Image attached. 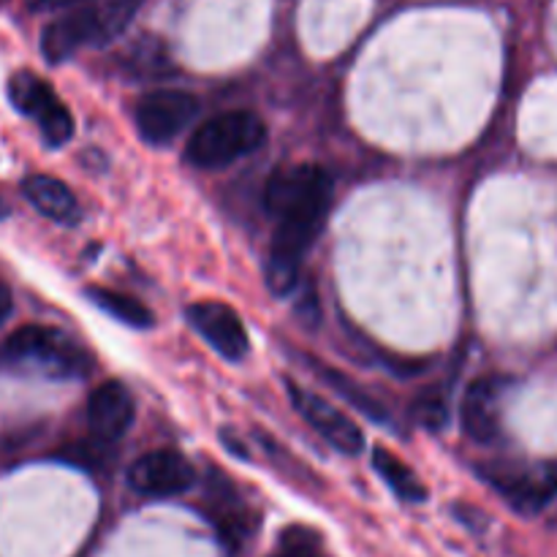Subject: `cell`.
Returning a JSON list of instances; mask_svg holds the SVG:
<instances>
[{"label": "cell", "mask_w": 557, "mask_h": 557, "mask_svg": "<svg viewBox=\"0 0 557 557\" xmlns=\"http://www.w3.org/2000/svg\"><path fill=\"white\" fill-rule=\"evenodd\" d=\"M332 205V177L326 169L302 166L277 169L264 188V207L277 218L267 261V286L275 297H286L299 286L302 256L319 237Z\"/></svg>", "instance_id": "6da1fadb"}, {"label": "cell", "mask_w": 557, "mask_h": 557, "mask_svg": "<svg viewBox=\"0 0 557 557\" xmlns=\"http://www.w3.org/2000/svg\"><path fill=\"white\" fill-rule=\"evenodd\" d=\"M267 141V125L253 112H223L194 131L188 141V161L199 169H223L250 156Z\"/></svg>", "instance_id": "7a4b0ae2"}, {"label": "cell", "mask_w": 557, "mask_h": 557, "mask_svg": "<svg viewBox=\"0 0 557 557\" xmlns=\"http://www.w3.org/2000/svg\"><path fill=\"white\" fill-rule=\"evenodd\" d=\"M3 357L9 364L36 370L49 379H82L90 373V357L52 326H20L5 341Z\"/></svg>", "instance_id": "3957f363"}, {"label": "cell", "mask_w": 557, "mask_h": 557, "mask_svg": "<svg viewBox=\"0 0 557 557\" xmlns=\"http://www.w3.org/2000/svg\"><path fill=\"white\" fill-rule=\"evenodd\" d=\"M482 476L522 515H536L557 495V460L493 462Z\"/></svg>", "instance_id": "277c9868"}, {"label": "cell", "mask_w": 557, "mask_h": 557, "mask_svg": "<svg viewBox=\"0 0 557 557\" xmlns=\"http://www.w3.org/2000/svg\"><path fill=\"white\" fill-rule=\"evenodd\" d=\"M9 98L22 114L36 120L49 147H63L74 136V117L41 76L16 71L9 79Z\"/></svg>", "instance_id": "5b68a950"}, {"label": "cell", "mask_w": 557, "mask_h": 557, "mask_svg": "<svg viewBox=\"0 0 557 557\" xmlns=\"http://www.w3.org/2000/svg\"><path fill=\"white\" fill-rule=\"evenodd\" d=\"M199 112V98L185 90H152L136 103V128L150 145L177 139Z\"/></svg>", "instance_id": "8992f818"}, {"label": "cell", "mask_w": 557, "mask_h": 557, "mask_svg": "<svg viewBox=\"0 0 557 557\" xmlns=\"http://www.w3.org/2000/svg\"><path fill=\"white\" fill-rule=\"evenodd\" d=\"M288 395H292L294 408L302 413L305 422H308L310 428L321 435V438L330 441L337 451H343V455H348V457L362 455L364 435H362V430L357 428V422H354V419H348L346 413L337 411L335 406H330L324 397L315 395V392H310V389H305V386L294 384V381H288Z\"/></svg>", "instance_id": "52a82bcc"}, {"label": "cell", "mask_w": 557, "mask_h": 557, "mask_svg": "<svg viewBox=\"0 0 557 557\" xmlns=\"http://www.w3.org/2000/svg\"><path fill=\"white\" fill-rule=\"evenodd\" d=\"M131 487L147 498H172L194 487L196 471L180 451L158 449L139 457L128 471Z\"/></svg>", "instance_id": "ba28073f"}, {"label": "cell", "mask_w": 557, "mask_h": 557, "mask_svg": "<svg viewBox=\"0 0 557 557\" xmlns=\"http://www.w3.org/2000/svg\"><path fill=\"white\" fill-rule=\"evenodd\" d=\"M188 321L223 359L228 362H239V359L248 357L250 351V337L248 330H245L243 319L234 313L228 305L212 302V299H205V302H196L188 308Z\"/></svg>", "instance_id": "9c48e42d"}, {"label": "cell", "mask_w": 557, "mask_h": 557, "mask_svg": "<svg viewBox=\"0 0 557 557\" xmlns=\"http://www.w3.org/2000/svg\"><path fill=\"white\" fill-rule=\"evenodd\" d=\"M85 47H101V30H98L92 0L65 9L41 33V52L49 63H63Z\"/></svg>", "instance_id": "30bf717a"}, {"label": "cell", "mask_w": 557, "mask_h": 557, "mask_svg": "<svg viewBox=\"0 0 557 557\" xmlns=\"http://www.w3.org/2000/svg\"><path fill=\"white\" fill-rule=\"evenodd\" d=\"M504 395L506 381L498 375H484L468 386L460 408L462 430L468 433V438L479 441V444H490V441L498 438Z\"/></svg>", "instance_id": "8fae6325"}, {"label": "cell", "mask_w": 557, "mask_h": 557, "mask_svg": "<svg viewBox=\"0 0 557 557\" xmlns=\"http://www.w3.org/2000/svg\"><path fill=\"white\" fill-rule=\"evenodd\" d=\"M207 520L215 525L218 536L226 544L228 549L237 553L256 531V515L243 504V500L234 495V490L228 487V482L215 484L212 479L210 490H207V504H205Z\"/></svg>", "instance_id": "7c38bea8"}, {"label": "cell", "mask_w": 557, "mask_h": 557, "mask_svg": "<svg viewBox=\"0 0 557 557\" xmlns=\"http://www.w3.org/2000/svg\"><path fill=\"white\" fill-rule=\"evenodd\" d=\"M134 397H131L128 386L120 381H107L98 386L87 400V422L90 430L103 441H117L134 424Z\"/></svg>", "instance_id": "4fadbf2b"}, {"label": "cell", "mask_w": 557, "mask_h": 557, "mask_svg": "<svg viewBox=\"0 0 557 557\" xmlns=\"http://www.w3.org/2000/svg\"><path fill=\"white\" fill-rule=\"evenodd\" d=\"M27 201L41 212L44 218L54 223H71L79 221V201H76L74 190L65 183H60L58 177H49V174H30V177L22 183Z\"/></svg>", "instance_id": "5bb4252c"}, {"label": "cell", "mask_w": 557, "mask_h": 557, "mask_svg": "<svg viewBox=\"0 0 557 557\" xmlns=\"http://www.w3.org/2000/svg\"><path fill=\"white\" fill-rule=\"evenodd\" d=\"M373 468L400 500H406V504H422V500H428V487L422 484V479L395 451L384 449V446H375Z\"/></svg>", "instance_id": "9a60e30c"}, {"label": "cell", "mask_w": 557, "mask_h": 557, "mask_svg": "<svg viewBox=\"0 0 557 557\" xmlns=\"http://www.w3.org/2000/svg\"><path fill=\"white\" fill-rule=\"evenodd\" d=\"M87 297L96 308H101L103 313H109L112 319H117L120 324L134 326V330H150L156 321H152V310L147 305H141L136 297L128 294L112 292V288L103 286H87Z\"/></svg>", "instance_id": "2e32d148"}, {"label": "cell", "mask_w": 557, "mask_h": 557, "mask_svg": "<svg viewBox=\"0 0 557 557\" xmlns=\"http://www.w3.org/2000/svg\"><path fill=\"white\" fill-rule=\"evenodd\" d=\"M310 362H313V370L319 373V379L326 381V386H330V389H335L337 395L348 403V406H354L357 411L368 413V417L375 419V422H386V419H389V413L384 411V406H381L375 397H370L368 392L357 384V381H351L348 375L337 373L335 368H326V364L315 362V359H310Z\"/></svg>", "instance_id": "e0dca14e"}, {"label": "cell", "mask_w": 557, "mask_h": 557, "mask_svg": "<svg viewBox=\"0 0 557 557\" xmlns=\"http://www.w3.org/2000/svg\"><path fill=\"white\" fill-rule=\"evenodd\" d=\"M141 3L145 0H92L98 30H101V47L114 41V38H120V33L131 25V20L141 9Z\"/></svg>", "instance_id": "ac0fdd59"}, {"label": "cell", "mask_w": 557, "mask_h": 557, "mask_svg": "<svg viewBox=\"0 0 557 557\" xmlns=\"http://www.w3.org/2000/svg\"><path fill=\"white\" fill-rule=\"evenodd\" d=\"M417 413H419V422L430 430H441L446 424V406L441 397L428 395L417 403Z\"/></svg>", "instance_id": "d6986e66"}, {"label": "cell", "mask_w": 557, "mask_h": 557, "mask_svg": "<svg viewBox=\"0 0 557 557\" xmlns=\"http://www.w3.org/2000/svg\"><path fill=\"white\" fill-rule=\"evenodd\" d=\"M87 3V0H27V9L33 11H65L74 5Z\"/></svg>", "instance_id": "ffe728a7"}, {"label": "cell", "mask_w": 557, "mask_h": 557, "mask_svg": "<svg viewBox=\"0 0 557 557\" xmlns=\"http://www.w3.org/2000/svg\"><path fill=\"white\" fill-rule=\"evenodd\" d=\"M11 310H14V297H11V288L0 281V326L9 321Z\"/></svg>", "instance_id": "44dd1931"}, {"label": "cell", "mask_w": 557, "mask_h": 557, "mask_svg": "<svg viewBox=\"0 0 557 557\" xmlns=\"http://www.w3.org/2000/svg\"><path fill=\"white\" fill-rule=\"evenodd\" d=\"M223 444H226L228 449H232V455H237L239 460H248V451H245V446L239 444V441H234L228 433H223Z\"/></svg>", "instance_id": "7402d4cb"}, {"label": "cell", "mask_w": 557, "mask_h": 557, "mask_svg": "<svg viewBox=\"0 0 557 557\" xmlns=\"http://www.w3.org/2000/svg\"><path fill=\"white\" fill-rule=\"evenodd\" d=\"M3 218H9V205H5L3 196H0V221H3Z\"/></svg>", "instance_id": "603a6c76"}]
</instances>
